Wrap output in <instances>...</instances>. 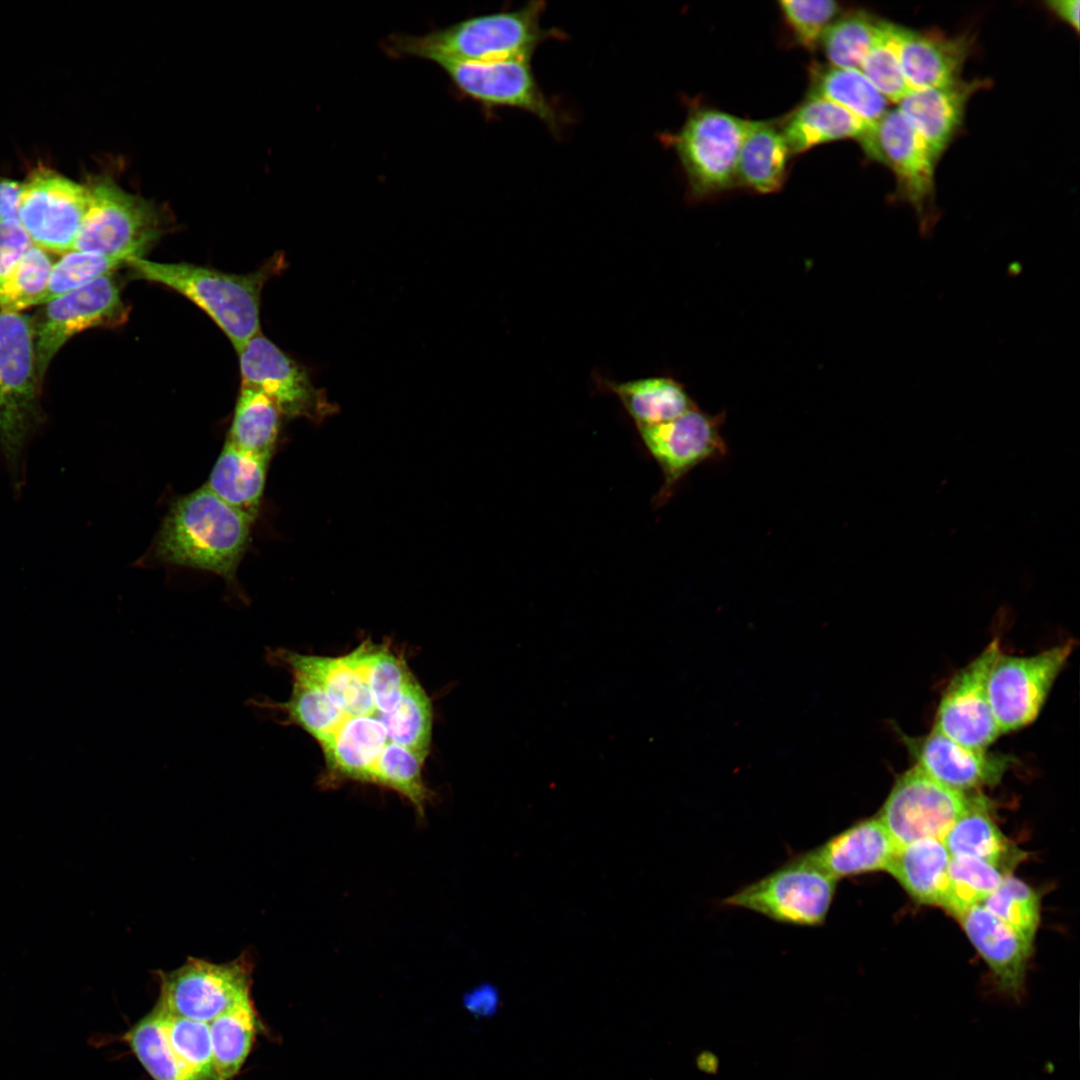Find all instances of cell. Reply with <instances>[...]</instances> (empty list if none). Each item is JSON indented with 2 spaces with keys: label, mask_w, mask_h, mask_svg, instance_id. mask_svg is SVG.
Wrapping results in <instances>:
<instances>
[{
  "label": "cell",
  "mask_w": 1080,
  "mask_h": 1080,
  "mask_svg": "<svg viewBox=\"0 0 1080 1080\" xmlns=\"http://www.w3.org/2000/svg\"><path fill=\"white\" fill-rule=\"evenodd\" d=\"M873 125L835 103L808 97L784 121L780 130L790 153L798 154L841 139H854L861 144Z\"/></svg>",
  "instance_id": "obj_24"
},
{
  "label": "cell",
  "mask_w": 1080,
  "mask_h": 1080,
  "mask_svg": "<svg viewBox=\"0 0 1080 1080\" xmlns=\"http://www.w3.org/2000/svg\"><path fill=\"white\" fill-rule=\"evenodd\" d=\"M597 383L617 397L636 427L663 423L697 407L684 386L672 377L655 376L624 382L599 377Z\"/></svg>",
  "instance_id": "obj_25"
},
{
  "label": "cell",
  "mask_w": 1080,
  "mask_h": 1080,
  "mask_svg": "<svg viewBox=\"0 0 1080 1080\" xmlns=\"http://www.w3.org/2000/svg\"><path fill=\"white\" fill-rule=\"evenodd\" d=\"M984 86L981 80L910 91L897 110L920 134L938 160L960 129L967 103Z\"/></svg>",
  "instance_id": "obj_22"
},
{
  "label": "cell",
  "mask_w": 1080,
  "mask_h": 1080,
  "mask_svg": "<svg viewBox=\"0 0 1080 1080\" xmlns=\"http://www.w3.org/2000/svg\"><path fill=\"white\" fill-rule=\"evenodd\" d=\"M969 797L913 765L897 777L877 817L897 847L923 839L943 840Z\"/></svg>",
  "instance_id": "obj_11"
},
{
  "label": "cell",
  "mask_w": 1080,
  "mask_h": 1080,
  "mask_svg": "<svg viewBox=\"0 0 1080 1080\" xmlns=\"http://www.w3.org/2000/svg\"><path fill=\"white\" fill-rule=\"evenodd\" d=\"M89 204L72 250L125 262L142 257L162 233V216L151 201L119 186L111 176L89 177Z\"/></svg>",
  "instance_id": "obj_5"
},
{
  "label": "cell",
  "mask_w": 1080,
  "mask_h": 1080,
  "mask_svg": "<svg viewBox=\"0 0 1080 1080\" xmlns=\"http://www.w3.org/2000/svg\"><path fill=\"white\" fill-rule=\"evenodd\" d=\"M750 124L720 110L699 108L689 113L677 133L668 136L694 197L735 185L739 153Z\"/></svg>",
  "instance_id": "obj_7"
},
{
  "label": "cell",
  "mask_w": 1080,
  "mask_h": 1080,
  "mask_svg": "<svg viewBox=\"0 0 1080 1080\" xmlns=\"http://www.w3.org/2000/svg\"><path fill=\"white\" fill-rule=\"evenodd\" d=\"M260 1020L251 996L209 1022L213 1058L221 1080L234 1078L256 1040Z\"/></svg>",
  "instance_id": "obj_31"
},
{
  "label": "cell",
  "mask_w": 1080,
  "mask_h": 1080,
  "mask_svg": "<svg viewBox=\"0 0 1080 1080\" xmlns=\"http://www.w3.org/2000/svg\"><path fill=\"white\" fill-rule=\"evenodd\" d=\"M52 266L47 251L33 245L0 284V312L20 313L32 305L41 304Z\"/></svg>",
  "instance_id": "obj_35"
},
{
  "label": "cell",
  "mask_w": 1080,
  "mask_h": 1080,
  "mask_svg": "<svg viewBox=\"0 0 1080 1080\" xmlns=\"http://www.w3.org/2000/svg\"><path fill=\"white\" fill-rule=\"evenodd\" d=\"M881 23L882 20L865 11H854L837 18L820 41L830 65L859 69Z\"/></svg>",
  "instance_id": "obj_34"
},
{
  "label": "cell",
  "mask_w": 1080,
  "mask_h": 1080,
  "mask_svg": "<svg viewBox=\"0 0 1080 1080\" xmlns=\"http://www.w3.org/2000/svg\"><path fill=\"white\" fill-rule=\"evenodd\" d=\"M122 1041L154 1080H221L195 1070L173 1050L163 1015L156 1007L135 1023Z\"/></svg>",
  "instance_id": "obj_30"
},
{
  "label": "cell",
  "mask_w": 1080,
  "mask_h": 1080,
  "mask_svg": "<svg viewBox=\"0 0 1080 1080\" xmlns=\"http://www.w3.org/2000/svg\"><path fill=\"white\" fill-rule=\"evenodd\" d=\"M123 264L122 260L97 253L71 250L53 264L41 304L110 274Z\"/></svg>",
  "instance_id": "obj_38"
},
{
  "label": "cell",
  "mask_w": 1080,
  "mask_h": 1080,
  "mask_svg": "<svg viewBox=\"0 0 1080 1080\" xmlns=\"http://www.w3.org/2000/svg\"><path fill=\"white\" fill-rule=\"evenodd\" d=\"M1047 7L1058 18L1070 25L1075 31L1079 30V1L1078 0H1053L1046 2Z\"/></svg>",
  "instance_id": "obj_44"
},
{
  "label": "cell",
  "mask_w": 1080,
  "mask_h": 1080,
  "mask_svg": "<svg viewBox=\"0 0 1080 1080\" xmlns=\"http://www.w3.org/2000/svg\"><path fill=\"white\" fill-rule=\"evenodd\" d=\"M127 311L112 273L47 302L41 318L33 324L40 382L53 357L71 337L93 327L121 324Z\"/></svg>",
  "instance_id": "obj_14"
},
{
  "label": "cell",
  "mask_w": 1080,
  "mask_h": 1080,
  "mask_svg": "<svg viewBox=\"0 0 1080 1080\" xmlns=\"http://www.w3.org/2000/svg\"><path fill=\"white\" fill-rule=\"evenodd\" d=\"M981 904L1033 944L1040 922V900L1025 882L1006 874Z\"/></svg>",
  "instance_id": "obj_36"
},
{
  "label": "cell",
  "mask_w": 1080,
  "mask_h": 1080,
  "mask_svg": "<svg viewBox=\"0 0 1080 1080\" xmlns=\"http://www.w3.org/2000/svg\"><path fill=\"white\" fill-rule=\"evenodd\" d=\"M544 10V2L534 0L518 9L467 18L425 35L393 36L387 49L393 55L423 58L440 66L531 58L542 42L560 34L541 26Z\"/></svg>",
  "instance_id": "obj_1"
},
{
  "label": "cell",
  "mask_w": 1080,
  "mask_h": 1080,
  "mask_svg": "<svg viewBox=\"0 0 1080 1080\" xmlns=\"http://www.w3.org/2000/svg\"><path fill=\"white\" fill-rule=\"evenodd\" d=\"M942 841L952 857L981 859L1009 873L1024 855L1000 831L988 800L981 795H970L965 810Z\"/></svg>",
  "instance_id": "obj_23"
},
{
  "label": "cell",
  "mask_w": 1080,
  "mask_h": 1080,
  "mask_svg": "<svg viewBox=\"0 0 1080 1080\" xmlns=\"http://www.w3.org/2000/svg\"><path fill=\"white\" fill-rule=\"evenodd\" d=\"M280 415L274 402L265 394L241 387L227 442L246 452L271 458Z\"/></svg>",
  "instance_id": "obj_32"
},
{
  "label": "cell",
  "mask_w": 1080,
  "mask_h": 1080,
  "mask_svg": "<svg viewBox=\"0 0 1080 1080\" xmlns=\"http://www.w3.org/2000/svg\"><path fill=\"white\" fill-rule=\"evenodd\" d=\"M159 1011L163 1015L165 1031L173 1050L195 1070L221 1079L213 1058L209 1022L176 1017Z\"/></svg>",
  "instance_id": "obj_39"
},
{
  "label": "cell",
  "mask_w": 1080,
  "mask_h": 1080,
  "mask_svg": "<svg viewBox=\"0 0 1080 1080\" xmlns=\"http://www.w3.org/2000/svg\"><path fill=\"white\" fill-rule=\"evenodd\" d=\"M837 882L804 852L740 888L722 903L782 924L821 926L832 906Z\"/></svg>",
  "instance_id": "obj_6"
},
{
  "label": "cell",
  "mask_w": 1080,
  "mask_h": 1080,
  "mask_svg": "<svg viewBox=\"0 0 1080 1080\" xmlns=\"http://www.w3.org/2000/svg\"><path fill=\"white\" fill-rule=\"evenodd\" d=\"M790 154L780 128L773 122L751 121L739 153L737 181L759 193L779 190Z\"/></svg>",
  "instance_id": "obj_28"
},
{
  "label": "cell",
  "mask_w": 1080,
  "mask_h": 1080,
  "mask_svg": "<svg viewBox=\"0 0 1080 1080\" xmlns=\"http://www.w3.org/2000/svg\"><path fill=\"white\" fill-rule=\"evenodd\" d=\"M33 323L0 312V452L14 495L25 481L26 451L43 422Z\"/></svg>",
  "instance_id": "obj_3"
},
{
  "label": "cell",
  "mask_w": 1080,
  "mask_h": 1080,
  "mask_svg": "<svg viewBox=\"0 0 1080 1080\" xmlns=\"http://www.w3.org/2000/svg\"><path fill=\"white\" fill-rule=\"evenodd\" d=\"M241 387L270 398L286 416H313L325 399L306 370L288 357L261 332L238 353Z\"/></svg>",
  "instance_id": "obj_17"
},
{
  "label": "cell",
  "mask_w": 1080,
  "mask_h": 1080,
  "mask_svg": "<svg viewBox=\"0 0 1080 1080\" xmlns=\"http://www.w3.org/2000/svg\"><path fill=\"white\" fill-rule=\"evenodd\" d=\"M872 160L885 164L896 179L899 199L916 212L921 232L935 220V167L937 159L925 140L896 109H889L860 144Z\"/></svg>",
  "instance_id": "obj_10"
},
{
  "label": "cell",
  "mask_w": 1080,
  "mask_h": 1080,
  "mask_svg": "<svg viewBox=\"0 0 1080 1080\" xmlns=\"http://www.w3.org/2000/svg\"><path fill=\"white\" fill-rule=\"evenodd\" d=\"M269 460L226 441L206 486L254 521L261 505Z\"/></svg>",
  "instance_id": "obj_27"
},
{
  "label": "cell",
  "mask_w": 1080,
  "mask_h": 1080,
  "mask_svg": "<svg viewBox=\"0 0 1080 1080\" xmlns=\"http://www.w3.org/2000/svg\"><path fill=\"white\" fill-rule=\"evenodd\" d=\"M859 69L888 102L898 104L912 91L902 72L889 22L882 21Z\"/></svg>",
  "instance_id": "obj_37"
},
{
  "label": "cell",
  "mask_w": 1080,
  "mask_h": 1080,
  "mask_svg": "<svg viewBox=\"0 0 1080 1080\" xmlns=\"http://www.w3.org/2000/svg\"><path fill=\"white\" fill-rule=\"evenodd\" d=\"M723 418L722 414L709 415L695 407L663 423L637 426L644 446L663 475L653 501L656 508L666 504L691 470L727 454L721 434Z\"/></svg>",
  "instance_id": "obj_13"
},
{
  "label": "cell",
  "mask_w": 1080,
  "mask_h": 1080,
  "mask_svg": "<svg viewBox=\"0 0 1080 1080\" xmlns=\"http://www.w3.org/2000/svg\"><path fill=\"white\" fill-rule=\"evenodd\" d=\"M252 520L206 485L173 503L160 528L155 553L166 563L234 580L245 553Z\"/></svg>",
  "instance_id": "obj_2"
},
{
  "label": "cell",
  "mask_w": 1080,
  "mask_h": 1080,
  "mask_svg": "<svg viewBox=\"0 0 1080 1080\" xmlns=\"http://www.w3.org/2000/svg\"><path fill=\"white\" fill-rule=\"evenodd\" d=\"M135 278L164 285L202 309L239 353L260 332V292L266 270L231 274L189 263H161L143 257L126 261Z\"/></svg>",
  "instance_id": "obj_4"
},
{
  "label": "cell",
  "mask_w": 1080,
  "mask_h": 1080,
  "mask_svg": "<svg viewBox=\"0 0 1080 1080\" xmlns=\"http://www.w3.org/2000/svg\"><path fill=\"white\" fill-rule=\"evenodd\" d=\"M950 860L942 840H917L896 849L887 872L915 901L942 906Z\"/></svg>",
  "instance_id": "obj_26"
},
{
  "label": "cell",
  "mask_w": 1080,
  "mask_h": 1080,
  "mask_svg": "<svg viewBox=\"0 0 1080 1080\" xmlns=\"http://www.w3.org/2000/svg\"><path fill=\"white\" fill-rule=\"evenodd\" d=\"M1009 872L987 861L951 856L948 885L942 908L959 918L969 908L981 904Z\"/></svg>",
  "instance_id": "obj_33"
},
{
  "label": "cell",
  "mask_w": 1080,
  "mask_h": 1080,
  "mask_svg": "<svg viewBox=\"0 0 1080 1080\" xmlns=\"http://www.w3.org/2000/svg\"><path fill=\"white\" fill-rule=\"evenodd\" d=\"M957 919L987 963L999 989L1018 997L1023 989L1033 944L982 904L969 908Z\"/></svg>",
  "instance_id": "obj_20"
},
{
  "label": "cell",
  "mask_w": 1080,
  "mask_h": 1080,
  "mask_svg": "<svg viewBox=\"0 0 1080 1080\" xmlns=\"http://www.w3.org/2000/svg\"><path fill=\"white\" fill-rule=\"evenodd\" d=\"M1074 649V641L1028 656L996 657L988 678V695L1001 734L1031 724Z\"/></svg>",
  "instance_id": "obj_9"
},
{
  "label": "cell",
  "mask_w": 1080,
  "mask_h": 1080,
  "mask_svg": "<svg viewBox=\"0 0 1080 1080\" xmlns=\"http://www.w3.org/2000/svg\"><path fill=\"white\" fill-rule=\"evenodd\" d=\"M778 4L794 37L807 49L820 43L840 12L838 3L831 0H782Z\"/></svg>",
  "instance_id": "obj_40"
},
{
  "label": "cell",
  "mask_w": 1080,
  "mask_h": 1080,
  "mask_svg": "<svg viewBox=\"0 0 1080 1080\" xmlns=\"http://www.w3.org/2000/svg\"><path fill=\"white\" fill-rule=\"evenodd\" d=\"M809 97L835 103L872 125L889 110L888 100L856 68L815 65Z\"/></svg>",
  "instance_id": "obj_29"
},
{
  "label": "cell",
  "mask_w": 1080,
  "mask_h": 1080,
  "mask_svg": "<svg viewBox=\"0 0 1080 1080\" xmlns=\"http://www.w3.org/2000/svg\"><path fill=\"white\" fill-rule=\"evenodd\" d=\"M33 245L19 220H0V284L8 278Z\"/></svg>",
  "instance_id": "obj_41"
},
{
  "label": "cell",
  "mask_w": 1080,
  "mask_h": 1080,
  "mask_svg": "<svg viewBox=\"0 0 1080 1080\" xmlns=\"http://www.w3.org/2000/svg\"><path fill=\"white\" fill-rule=\"evenodd\" d=\"M455 87L487 108L509 107L531 113L556 131L561 117L539 87L531 58L441 65Z\"/></svg>",
  "instance_id": "obj_16"
},
{
  "label": "cell",
  "mask_w": 1080,
  "mask_h": 1080,
  "mask_svg": "<svg viewBox=\"0 0 1080 1080\" xmlns=\"http://www.w3.org/2000/svg\"><path fill=\"white\" fill-rule=\"evenodd\" d=\"M253 963L247 953L214 963L189 957L178 968L156 972L162 1012L210 1022L242 999L251 996Z\"/></svg>",
  "instance_id": "obj_8"
},
{
  "label": "cell",
  "mask_w": 1080,
  "mask_h": 1080,
  "mask_svg": "<svg viewBox=\"0 0 1080 1080\" xmlns=\"http://www.w3.org/2000/svg\"><path fill=\"white\" fill-rule=\"evenodd\" d=\"M914 765L941 784L966 793L997 784L1008 770V755L962 745L931 729L925 735L901 734Z\"/></svg>",
  "instance_id": "obj_18"
},
{
  "label": "cell",
  "mask_w": 1080,
  "mask_h": 1080,
  "mask_svg": "<svg viewBox=\"0 0 1080 1080\" xmlns=\"http://www.w3.org/2000/svg\"><path fill=\"white\" fill-rule=\"evenodd\" d=\"M88 204L86 184L39 164L23 182L18 220L34 245L65 254L73 249Z\"/></svg>",
  "instance_id": "obj_12"
},
{
  "label": "cell",
  "mask_w": 1080,
  "mask_h": 1080,
  "mask_svg": "<svg viewBox=\"0 0 1080 1080\" xmlns=\"http://www.w3.org/2000/svg\"><path fill=\"white\" fill-rule=\"evenodd\" d=\"M499 1001L497 989L485 984L467 994L464 1005L476 1017H489L496 1013Z\"/></svg>",
  "instance_id": "obj_42"
},
{
  "label": "cell",
  "mask_w": 1080,
  "mask_h": 1080,
  "mask_svg": "<svg viewBox=\"0 0 1080 1080\" xmlns=\"http://www.w3.org/2000/svg\"><path fill=\"white\" fill-rule=\"evenodd\" d=\"M897 848L880 819L871 817L852 824L806 853L838 881L887 871Z\"/></svg>",
  "instance_id": "obj_21"
},
{
  "label": "cell",
  "mask_w": 1080,
  "mask_h": 1080,
  "mask_svg": "<svg viewBox=\"0 0 1080 1080\" xmlns=\"http://www.w3.org/2000/svg\"><path fill=\"white\" fill-rule=\"evenodd\" d=\"M1001 652L992 640L950 679L932 729L967 747L986 750L1001 734L988 695V678Z\"/></svg>",
  "instance_id": "obj_15"
},
{
  "label": "cell",
  "mask_w": 1080,
  "mask_h": 1080,
  "mask_svg": "<svg viewBox=\"0 0 1080 1080\" xmlns=\"http://www.w3.org/2000/svg\"><path fill=\"white\" fill-rule=\"evenodd\" d=\"M23 183L0 176V220H18Z\"/></svg>",
  "instance_id": "obj_43"
},
{
  "label": "cell",
  "mask_w": 1080,
  "mask_h": 1080,
  "mask_svg": "<svg viewBox=\"0 0 1080 1080\" xmlns=\"http://www.w3.org/2000/svg\"><path fill=\"white\" fill-rule=\"evenodd\" d=\"M890 31L911 90L946 86L960 79L971 49L967 37L916 31L893 23Z\"/></svg>",
  "instance_id": "obj_19"
}]
</instances>
